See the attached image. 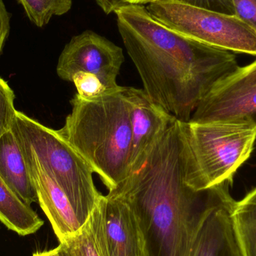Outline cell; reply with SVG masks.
<instances>
[{"instance_id": "9c48e42d", "label": "cell", "mask_w": 256, "mask_h": 256, "mask_svg": "<svg viewBox=\"0 0 256 256\" xmlns=\"http://www.w3.org/2000/svg\"><path fill=\"white\" fill-rule=\"evenodd\" d=\"M96 234L106 256H144L142 236L134 212L116 194L102 196L92 212Z\"/></svg>"}, {"instance_id": "7402d4cb", "label": "cell", "mask_w": 256, "mask_h": 256, "mask_svg": "<svg viewBox=\"0 0 256 256\" xmlns=\"http://www.w3.org/2000/svg\"><path fill=\"white\" fill-rule=\"evenodd\" d=\"M12 14L8 12L3 0H0V55L10 31Z\"/></svg>"}, {"instance_id": "5bb4252c", "label": "cell", "mask_w": 256, "mask_h": 256, "mask_svg": "<svg viewBox=\"0 0 256 256\" xmlns=\"http://www.w3.org/2000/svg\"><path fill=\"white\" fill-rule=\"evenodd\" d=\"M0 221L21 236L40 230L44 221L31 206L22 202L0 177Z\"/></svg>"}, {"instance_id": "44dd1931", "label": "cell", "mask_w": 256, "mask_h": 256, "mask_svg": "<svg viewBox=\"0 0 256 256\" xmlns=\"http://www.w3.org/2000/svg\"><path fill=\"white\" fill-rule=\"evenodd\" d=\"M234 14L256 32V0H232Z\"/></svg>"}, {"instance_id": "277c9868", "label": "cell", "mask_w": 256, "mask_h": 256, "mask_svg": "<svg viewBox=\"0 0 256 256\" xmlns=\"http://www.w3.org/2000/svg\"><path fill=\"white\" fill-rule=\"evenodd\" d=\"M178 128L184 180L195 191L232 183L256 140L255 128L238 124L178 121Z\"/></svg>"}, {"instance_id": "6da1fadb", "label": "cell", "mask_w": 256, "mask_h": 256, "mask_svg": "<svg viewBox=\"0 0 256 256\" xmlns=\"http://www.w3.org/2000/svg\"><path fill=\"white\" fill-rule=\"evenodd\" d=\"M115 14L143 90L178 121L189 122L210 90L238 68L232 52L173 31L141 4H124Z\"/></svg>"}, {"instance_id": "7c38bea8", "label": "cell", "mask_w": 256, "mask_h": 256, "mask_svg": "<svg viewBox=\"0 0 256 256\" xmlns=\"http://www.w3.org/2000/svg\"><path fill=\"white\" fill-rule=\"evenodd\" d=\"M232 198L212 208L202 222L190 256H243L233 225Z\"/></svg>"}, {"instance_id": "8992f818", "label": "cell", "mask_w": 256, "mask_h": 256, "mask_svg": "<svg viewBox=\"0 0 256 256\" xmlns=\"http://www.w3.org/2000/svg\"><path fill=\"white\" fill-rule=\"evenodd\" d=\"M146 8L161 24L185 37L213 48L256 56V32L236 15L160 0Z\"/></svg>"}, {"instance_id": "9a60e30c", "label": "cell", "mask_w": 256, "mask_h": 256, "mask_svg": "<svg viewBox=\"0 0 256 256\" xmlns=\"http://www.w3.org/2000/svg\"><path fill=\"white\" fill-rule=\"evenodd\" d=\"M233 225L243 256H256V188L234 202Z\"/></svg>"}, {"instance_id": "ba28073f", "label": "cell", "mask_w": 256, "mask_h": 256, "mask_svg": "<svg viewBox=\"0 0 256 256\" xmlns=\"http://www.w3.org/2000/svg\"><path fill=\"white\" fill-rule=\"evenodd\" d=\"M124 62L123 50L92 30L74 36L66 45L56 66L58 76L72 81L79 72L96 75L110 88L120 91L117 76Z\"/></svg>"}, {"instance_id": "cb8c5ba5", "label": "cell", "mask_w": 256, "mask_h": 256, "mask_svg": "<svg viewBox=\"0 0 256 256\" xmlns=\"http://www.w3.org/2000/svg\"><path fill=\"white\" fill-rule=\"evenodd\" d=\"M32 256H62L58 248L51 250L44 251V252H37L33 254Z\"/></svg>"}, {"instance_id": "3957f363", "label": "cell", "mask_w": 256, "mask_h": 256, "mask_svg": "<svg viewBox=\"0 0 256 256\" xmlns=\"http://www.w3.org/2000/svg\"><path fill=\"white\" fill-rule=\"evenodd\" d=\"M122 88L96 100L78 94L70 100L72 112L56 130L98 174L109 192L129 174L131 130Z\"/></svg>"}, {"instance_id": "52a82bcc", "label": "cell", "mask_w": 256, "mask_h": 256, "mask_svg": "<svg viewBox=\"0 0 256 256\" xmlns=\"http://www.w3.org/2000/svg\"><path fill=\"white\" fill-rule=\"evenodd\" d=\"M190 121L256 129V60L219 81L200 102Z\"/></svg>"}, {"instance_id": "4fadbf2b", "label": "cell", "mask_w": 256, "mask_h": 256, "mask_svg": "<svg viewBox=\"0 0 256 256\" xmlns=\"http://www.w3.org/2000/svg\"><path fill=\"white\" fill-rule=\"evenodd\" d=\"M0 177L26 204L38 202L28 166L12 130L0 138Z\"/></svg>"}, {"instance_id": "e0dca14e", "label": "cell", "mask_w": 256, "mask_h": 256, "mask_svg": "<svg viewBox=\"0 0 256 256\" xmlns=\"http://www.w3.org/2000/svg\"><path fill=\"white\" fill-rule=\"evenodd\" d=\"M28 19L38 27L49 24L54 16H62L72 7V0H16Z\"/></svg>"}, {"instance_id": "603a6c76", "label": "cell", "mask_w": 256, "mask_h": 256, "mask_svg": "<svg viewBox=\"0 0 256 256\" xmlns=\"http://www.w3.org/2000/svg\"><path fill=\"white\" fill-rule=\"evenodd\" d=\"M94 1L106 14L115 13L117 9L124 4H127L126 0H94Z\"/></svg>"}, {"instance_id": "ffe728a7", "label": "cell", "mask_w": 256, "mask_h": 256, "mask_svg": "<svg viewBox=\"0 0 256 256\" xmlns=\"http://www.w3.org/2000/svg\"><path fill=\"white\" fill-rule=\"evenodd\" d=\"M160 1L176 2L194 7L208 9L230 15L234 14L232 0H160Z\"/></svg>"}, {"instance_id": "8fae6325", "label": "cell", "mask_w": 256, "mask_h": 256, "mask_svg": "<svg viewBox=\"0 0 256 256\" xmlns=\"http://www.w3.org/2000/svg\"><path fill=\"white\" fill-rule=\"evenodd\" d=\"M25 160L37 192L38 202L60 242L76 234L85 225L80 220L64 192L36 160L30 158Z\"/></svg>"}, {"instance_id": "ac0fdd59", "label": "cell", "mask_w": 256, "mask_h": 256, "mask_svg": "<svg viewBox=\"0 0 256 256\" xmlns=\"http://www.w3.org/2000/svg\"><path fill=\"white\" fill-rule=\"evenodd\" d=\"M70 82H73L76 86L78 90L76 94L85 100H96L118 92L110 88L96 75L88 74L82 72L74 75Z\"/></svg>"}, {"instance_id": "5b68a950", "label": "cell", "mask_w": 256, "mask_h": 256, "mask_svg": "<svg viewBox=\"0 0 256 256\" xmlns=\"http://www.w3.org/2000/svg\"><path fill=\"white\" fill-rule=\"evenodd\" d=\"M10 130L24 158L36 160L55 180L86 225L103 196L94 184L90 164L56 130L22 112L16 111Z\"/></svg>"}, {"instance_id": "d6986e66", "label": "cell", "mask_w": 256, "mask_h": 256, "mask_svg": "<svg viewBox=\"0 0 256 256\" xmlns=\"http://www.w3.org/2000/svg\"><path fill=\"white\" fill-rule=\"evenodd\" d=\"M15 96L6 80L0 78V138L12 128L16 111Z\"/></svg>"}, {"instance_id": "d4e9b609", "label": "cell", "mask_w": 256, "mask_h": 256, "mask_svg": "<svg viewBox=\"0 0 256 256\" xmlns=\"http://www.w3.org/2000/svg\"><path fill=\"white\" fill-rule=\"evenodd\" d=\"M158 0H126V2L127 4H150V3L154 2Z\"/></svg>"}, {"instance_id": "30bf717a", "label": "cell", "mask_w": 256, "mask_h": 256, "mask_svg": "<svg viewBox=\"0 0 256 256\" xmlns=\"http://www.w3.org/2000/svg\"><path fill=\"white\" fill-rule=\"evenodd\" d=\"M122 94L131 130L130 174L143 165L155 143L176 118L156 104L143 88L123 86Z\"/></svg>"}, {"instance_id": "2e32d148", "label": "cell", "mask_w": 256, "mask_h": 256, "mask_svg": "<svg viewBox=\"0 0 256 256\" xmlns=\"http://www.w3.org/2000/svg\"><path fill=\"white\" fill-rule=\"evenodd\" d=\"M57 248L62 256H106L96 234L92 214L78 232L60 242Z\"/></svg>"}, {"instance_id": "7a4b0ae2", "label": "cell", "mask_w": 256, "mask_h": 256, "mask_svg": "<svg viewBox=\"0 0 256 256\" xmlns=\"http://www.w3.org/2000/svg\"><path fill=\"white\" fill-rule=\"evenodd\" d=\"M230 184L195 191L185 184L176 120L143 165L109 192L130 206L142 236L144 256H190L208 212L232 198Z\"/></svg>"}]
</instances>
